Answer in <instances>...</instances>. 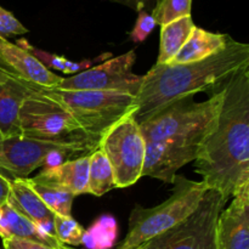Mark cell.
Listing matches in <instances>:
<instances>
[{
	"label": "cell",
	"mask_w": 249,
	"mask_h": 249,
	"mask_svg": "<svg viewBox=\"0 0 249 249\" xmlns=\"http://www.w3.org/2000/svg\"><path fill=\"white\" fill-rule=\"evenodd\" d=\"M195 170L228 199L249 184V66L224 84L215 125L199 146Z\"/></svg>",
	"instance_id": "cell-1"
},
{
	"label": "cell",
	"mask_w": 249,
	"mask_h": 249,
	"mask_svg": "<svg viewBox=\"0 0 249 249\" xmlns=\"http://www.w3.org/2000/svg\"><path fill=\"white\" fill-rule=\"evenodd\" d=\"M249 66V45L230 38L225 48L206 60L182 65H155L134 100V119L140 124L163 107L198 92H212L231 75Z\"/></svg>",
	"instance_id": "cell-2"
},
{
	"label": "cell",
	"mask_w": 249,
	"mask_h": 249,
	"mask_svg": "<svg viewBox=\"0 0 249 249\" xmlns=\"http://www.w3.org/2000/svg\"><path fill=\"white\" fill-rule=\"evenodd\" d=\"M22 83L26 85L28 92L45 97L66 109L97 142H100L112 125L136 111L134 105L135 97L128 94L94 90H67L57 87L45 88L24 80H22Z\"/></svg>",
	"instance_id": "cell-3"
},
{
	"label": "cell",
	"mask_w": 249,
	"mask_h": 249,
	"mask_svg": "<svg viewBox=\"0 0 249 249\" xmlns=\"http://www.w3.org/2000/svg\"><path fill=\"white\" fill-rule=\"evenodd\" d=\"M208 186L177 175L172 195L158 206L143 208L136 204L129 216L128 233L118 249H138L143 243L191 215L206 195Z\"/></svg>",
	"instance_id": "cell-4"
},
{
	"label": "cell",
	"mask_w": 249,
	"mask_h": 249,
	"mask_svg": "<svg viewBox=\"0 0 249 249\" xmlns=\"http://www.w3.org/2000/svg\"><path fill=\"white\" fill-rule=\"evenodd\" d=\"M28 95L19 109L21 136L60 146L71 155H89L99 147L66 109L45 97Z\"/></svg>",
	"instance_id": "cell-5"
},
{
	"label": "cell",
	"mask_w": 249,
	"mask_h": 249,
	"mask_svg": "<svg viewBox=\"0 0 249 249\" xmlns=\"http://www.w3.org/2000/svg\"><path fill=\"white\" fill-rule=\"evenodd\" d=\"M224 84L214 90L206 101L197 102L194 96L182 97L141 122L139 125L146 142L172 138L206 136L215 125Z\"/></svg>",
	"instance_id": "cell-6"
},
{
	"label": "cell",
	"mask_w": 249,
	"mask_h": 249,
	"mask_svg": "<svg viewBox=\"0 0 249 249\" xmlns=\"http://www.w3.org/2000/svg\"><path fill=\"white\" fill-rule=\"evenodd\" d=\"M228 202L220 192L208 189L191 215L138 249H215L216 220Z\"/></svg>",
	"instance_id": "cell-7"
},
{
	"label": "cell",
	"mask_w": 249,
	"mask_h": 249,
	"mask_svg": "<svg viewBox=\"0 0 249 249\" xmlns=\"http://www.w3.org/2000/svg\"><path fill=\"white\" fill-rule=\"evenodd\" d=\"M113 170L116 187H129L142 177L146 140L133 114L124 117L106 131L99 147Z\"/></svg>",
	"instance_id": "cell-8"
},
{
	"label": "cell",
	"mask_w": 249,
	"mask_h": 249,
	"mask_svg": "<svg viewBox=\"0 0 249 249\" xmlns=\"http://www.w3.org/2000/svg\"><path fill=\"white\" fill-rule=\"evenodd\" d=\"M135 51L108 58L102 65L88 68L73 77L62 78L57 88L67 90H94L128 94L135 97L142 83V75L133 73Z\"/></svg>",
	"instance_id": "cell-9"
},
{
	"label": "cell",
	"mask_w": 249,
	"mask_h": 249,
	"mask_svg": "<svg viewBox=\"0 0 249 249\" xmlns=\"http://www.w3.org/2000/svg\"><path fill=\"white\" fill-rule=\"evenodd\" d=\"M206 136L172 138L146 142L142 177H150L167 184H173L178 170L196 160L199 146Z\"/></svg>",
	"instance_id": "cell-10"
},
{
	"label": "cell",
	"mask_w": 249,
	"mask_h": 249,
	"mask_svg": "<svg viewBox=\"0 0 249 249\" xmlns=\"http://www.w3.org/2000/svg\"><path fill=\"white\" fill-rule=\"evenodd\" d=\"M53 155L71 156L65 148L53 143L17 135L0 140V173L9 179L27 178L46 164Z\"/></svg>",
	"instance_id": "cell-11"
},
{
	"label": "cell",
	"mask_w": 249,
	"mask_h": 249,
	"mask_svg": "<svg viewBox=\"0 0 249 249\" xmlns=\"http://www.w3.org/2000/svg\"><path fill=\"white\" fill-rule=\"evenodd\" d=\"M215 249H249V184L238 187L223 209L214 232Z\"/></svg>",
	"instance_id": "cell-12"
},
{
	"label": "cell",
	"mask_w": 249,
	"mask_h": 249,
	"mask_svg": "<svg viewBox=\"0 0 249 249\" xmlns=\"http://www.w3.org/2000/svg\"><path fill=\"white\" fill-rule=\"evenodd\" d=\"M0 70L39 87H57L62 80V77L48 70L28 50L2 38H0Z\"/></svg>",
	"instance_id": "cell-13"
},
{
	"label": "cell",
	"mask_w": 249,
	"mask_h": 249,
	"mask_svg": "<svg viewBox=\"0 0 249 249\" xmlns=\"http://www.w3.org/2000/svg\"><path fill=\"white\" fill-rule=\"evenodd\" d=\"M89 160L90 153L83 155L74 160H66L60 164L46 168L33 179L62 187L70 191L74 197L79 196L88 192Z\"/></svg>",
	"instance_id": "cell-14"
},
{
	"label": "cell",
	"mask_w": 249,
	"mask_h": 249,
	"mask_svg": "<svg viewBox=\"0 0 249 249\" xmlns=\"http://www.w3.org/2000/svg\"><path fill=\"white\" fill-rule=\"evenodd\" d=\"M7 202L36 225L53 235V213L43 203L38 194L34 191L28 178L12 180Z\"/></svg>",
	"instance_id": "cell-15"
},
{
	"label": "cell",
	"mask_w": 249,
	"mask_h": 249,
	"mask_svg": "<svg viewBox=\"0 0 249 249\" xmlns=\"http://www.w3.org/2000/svg\"><path fill=\"white\" fill-rule=\"evenodd\" d=\"M0 237L1 240L22 238L36 241L56 249H60L62 246L55 236L36 225L33 221L15 209L9 202L0 208Z\"/></svg>",
	"instance_id": "cell-16"
},
{
	"label": "cell",
	"mask_w": 249,
	"mask_h": 249,
	"mask_svg": "<svg viewBox=\"0 0 249 249\" xmlns=\"http://www.w3.org/2000/svg\"><path fill=\"white\" fill-rule=\"evenodd\" d=\"M28 96L26 85L17 78L10 75L0 84V134L4 139L21 135L19 109Z\"/></svg>",
	"instance_id": "cell-17"
},
{
	"label": "cell",
	"mask_w": 249,
	"mask_h": 249,
	"mask_svg": "<svg viewBox=\"0 0 249 249\" xmlns=\"http://www.w3.org/2000/svg\"><path fill=\"white\" fill-rule=\"evenodd\" d=\"M230 38L228 34L213 33L196 26L184 46L168 65H182L206 60L223 50Z\"/></svg>",
	"instance_id": "cell-18"
},
{
	"label": "cell",
	"mask_w": 249,
	"mask_h": 249,
	"mask_svg": "<svg viewBox=\"0 0 249 249\" xmlns=\"http://www.w3.org/2000/svg\"><path fill=\"white\" fill-rule=\"evenodd\" d=\"M195 27L192 16L182 17L160 27V53L156 65H168L186 43Z\"/></svg>",
	"instance_id": "cell-19"
},
{
	"label": "cell",
	"mask_w": 249,
	"mask_h": 249,
	"mask_svg": "<svg viewBox=\"0 0 249 249\" xmlns=\"http://www.w3.org/2000/svg\"><path fill=\"white\" fill-rule=\"evenodd\" d=\"M113 189H116V181L111 164L106 155L96 148L90 153L87 194L101 197Z\"/></svg>",
	"instance_id": "cell-20"
},
{
	"label": "cell",
	"mask_w": 249,
	"mask_h": 249,
	"mask_svg": "<svg viewBox=\"0 0 249 249\" xmlns=\"http://www.w3.org/2000/svg\"><path fill=\"white\" fill-rule=\"evenodd\" d=\"M32 187L38 194L43 203L53 212V214L62 216H72L73 196L70 191L55 185L46 182L36 181L33 178L29 179Z\"/></svg>",
	"instance_id": "cell-21"
},
{
	"label": "cell",
	"mask_w": 249,
	"mask_h": 249,
	"mask_svg": "<svg viewBox=\"0 0 249 249\" xmlns=\"http://www.w3.org/2000/svg\"><path fill=\"white\" fill-rule=\"evenodd\" d=\"M17 45L21 46V48L28 50L34 57L38 58L44 66H45L48 70H56L61 71L65 74H74V73L79 72V71H85L89 67H91L92 63H95L96 61L101 60L102 56H100L99 58H95L94 61H82V62H73V61L67 60L65 56L56 55V53H46V51L40 50V49L36 48V46L32 45L29 41H27L26 39H19L17 41Z\"/></svg>",
	"instance_id": "cell-22"
},
{
	"label": "cell",
	"mask_w": 249,
	"mask_h": 249,
	"mask_svg": "<svg viewBox=\"0 0 249 249\" xmlns=\"http://www.w3.org/2000/svg\"><path fill=\"white\" fill-rule=\"evenodd\" d=\"M192 0H156L151 15L160 27L173 21L191 16Z\"/></svg>",
	"instance_id": "cell-23"
},
{
	"label": "cell",
	"mask_w": 249,
	"mask_h": 249,
	"mask_svg": "<svg viewBox=\"0 0 249 249\" xmlns=\"http://www.w3.org/2000/svg\"><path fill=\"white\" fill-rule=\"evenodd\" d=\"M53 236L62 245L75 247L84 243L87 231L72 216H62L53 214Z\"/></svg>",
	"instance_id": "cell-24"
},
{
	"label": "cell",
	"mask_w": 249,
	"mask_h": 249,
	"mask_svg": "<svg viewBox=\"0 0 249 249\" xmlns=\"http://www.w3.org/2000/svg\"><path fill=\"white\" fill-rule=\"evenodd\" d=\"M156 26H157V23H156L151 12L147 10H140L135 26H134L133 31L130 32V39L134 43H142L147 39L151 32L156 28Z\"/></svg>",
	"instance_id": "cell-25"
},
{
	"label": "cell",
	"mask_w": 249,
	"mask_h": 249,
	"mask_svg": "<svg viewBox=\"0 0 249 249\" xmlns=\"http://www.w3.org/2000/svg\"><path fill=\"white\" fill-rule=\"evenodd\" d=\"M26 33H28V29L11 12L0 6V38L6 39L7 36Z\"/></svg>",
	"instance_id": "cell-26"
},
{
	"label": "cell",
	"mask_w": 249,
	"mask_h": 249,
	"mask_svg": "<svg viewBox=\"0 0 249 249\" xmlns=\"http://www.w3.org/2000/svg\"><path fill=\"white\" fill-rule=\"evenodd\" d=\"M2 249H56L43 243L22 238H7L2 240Z\"/></svg>",
	"instance_id": "cell-27"
},
{
	"label": "cell",
	"mask_w": 249,
	"mask_h": 249,
	"mask_svg": "<svg viewBox=\"0 0 249 249\" xmlns=\"http://www.w3.org/2000/svg\"><path fill=\"white\" fill-rule=\"evenodd\" d=\"M111 1L123 4L139 12L140 10H147V11L150 9L152 10V5L155 6L156 0H111Z\"/></svg>",
	"instance_id": "cell-28"
},
{
	"label": "cell",
	"mask_w": 249,
	"mask_h": 249,
	"mask_svg": "<svg viewBox=\"0 0 249 249\" xmlns=\"http://www.w3.org/2000/svg\"><path fill=\"white\" fill-rule=\"evenodd\" d=\"M11 179L0 173V208L7 202L11 189Z\"/></svg>",
	"instance_id": "cell-29"
},
{
	"label": "cell",
	"mask_w": 249,
	"mask_h": 249,
	"mask_svg": "<svg viewBox=\"0 0 249 249\" xmlns=\"http://www.w3.org/2000/svg\"><path fill=\"white\" fill-rule=\"evenodd\" d=\"M10 79V74H7L6 72H4L2 70H0V84L2 83H6Z\"/></svg>",
	"instance_id": "cell-30"
},
{
	"label": "cell",
	"mask_w": 249,
	"mask_h": 249,
	"mask_svg": "<svg viewBox=\"0 0 249 249\" xmlns=\"http://www.w3.org/2000/svg\"><path fill=\"white\" fill-rule=\"evenodd\" d=\"M60 249H77V248H73V247H68V246H65V245H62L61 246V248Z\"/></svg>",
	"instance_id": "cell-31"
},
{
	"label": "cell",
	"mask_w": 249,
	"mask_h": 249,
	"mask_svg": "<svg viewBox=\"0 0 249 249\" xmlns=\"http://www.w3.org/2000/svg\"><path fill=\"white\" fill-rule=\"evenodd\" d=\"M2 139H4V138H2V135H1V134H0V140H2Z\"/></svg>",
	"instance_id": "cell-32"
},
{
	"label": "cell",
	"mask_w": 249,
	"mask_h": 249,
	"mask_svg": "<svg viewBox=\"0 0 249 249\" xmlns=\"http://www.w3.org/2000/svg\"><path fill=\"white\" fill-rule=\"evenodd\" d=\"M0 249H1V248H0Z\"/></svg>",
	"instance_id": "cell-33"
}]
</instances>
